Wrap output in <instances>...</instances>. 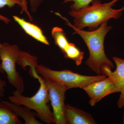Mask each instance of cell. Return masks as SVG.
<instances>
[{
    "label": "cell",
    "mask_w": 124,
    "mask_h": 124,
    "mask_svg": "<svg viewBox=\"0 0 124 124\" xmlns=\"http://www.w3.org/2000/svg\"><path fill=\"white\" fill-rule=\"evenodd\" d=\"M55 14L66 21L67 24L74 30V33L79 35L85 41L89 52V57L85 62L87 66L98 75L101 73V69L104 67L114 68L113 63L107 57L104 50L105 37L112 28L108 25V21L102 23L95 30L86 31L74 27L68 19L59 13Z\"/></svg>",
    "instance_id": "1"
},
{
    "label": "cell",
    "mask_w": 124,
    "mask_h": 124,
    "mask_svg": "<svg viewBox=\"0 0 124 124\" xmlns=\"http://www.w3.org/2000/svg\"><path fill=\"white\" fill-rule=\"evenodd\" d=\"M119 0H113L102 4L100 0H93L92 5L76 11H69V15L74 18L73 26L78 29L88 27L89 31L98 28L102 23L110 19H117L122 15L124 7L115 9L112 7Z\"/></svg>",
    "instance_id": "2"
},
{
    "label": "cell",
    "mask_w": 124,
    "mask_h": 124,
    "mask_svg": "<svg viewBox=\"0 0 124 124\" xmlns=\"http://www.w3.org/2000/svg\"><path fill=\"white\" fill-rule=\"evenodd\" d=\"M31 76L38 79L40 83L39 88L32 97H26L16 90L12 95L8 97L10 101L18 105L26 107L35 111L36 116L46 124H55L53 112L48 103L50 101L48 87L44 78L38 75L35 69L29 72Z\"/></svg>",
    "instance_id": "3"
},
{
    "label": "cell",
    "mask_w": 124,
    "mask_h": 124,
    "mask_svg": "<svg viewBox=\"0 0 124 124\" xmlns=\"http://www.w3.org/2000/svg\"><path fill=\"white\" fill-rule=\"evenodd\" d=\"M35 70L46 81L62 85L67 90L74 88L82 89L91 83L107 77L104 75H82L68 69L54 70L42 64H38Z\"/></svg>",
    "instance_id": "4"
},
{
    "label": "cell",
    "mask_w": 124,
    "mask_h": 124,
    "mask_svg": "<svg viewBox=\"0 0 124 124\" xmlns=\"http://www.w3.org/2000/svg\"><path fill=\"white\" fill-rule=\"evenodd\" d=\"M20 52L19 47L16 45H11L7 42L1 44L0 60L1 67L7 75L10 84L23 93L24 88L23 79L16 69Z\"/></svg>",
    "instance_id": "5"
},
{
    "label": "cell",
    "mask_w": 124,
    "mask_h": 124,
    "mask_svg": "<svg viewBox=\"0 0 124 124\" xmlns=\"http://www.w3.org/2000/svg\"><path fill=\"white\" fill-rule=\"evenodd\" d=\"M45 80L48 90L55 124H67L64 103L67 89L62 85Z\"/></svg>",
    "instance_id": "6"
},
{
    "label": "cell",
    "mask_w": 124,
    "mask_h": 124,
    "mask_svg": "<svg viewBox=\"0 0 124 124\" xmlns=\"http://www.w3.org/2000/svg\"><path fill=\"white\" fill-rule=\"evenodd\" d=\"M82 89L88 95L89 103L92 107L107 95L120 93L113 80L108 77L91 83Z\"/></svg>",
    "instance_id": "7"
},
{
    "label": "cell",
    "mask_w": 124,
    "mask_h": 124,
    "mask_svg": "<svg viewBox=\"0 0 124 124\" xmlns=\"http://www.w3.org/2000/svg\"><path fill=\"white\" fill-rule=\"evenodd\" d=\"M116 66L115 70L105 67L101 69V73L111 78L119 90L120 94L117 104L119 108L124 107V59L116 57H112Z\"/></svg>",
    "instance_id": "8"
},
{
    "label": "cell",
    "mask_w": 124,
    "mask_h": 124,
    "mask_svg": "<svg viewBox=\"0 0 124 124\" xmlns=\"http://www.w3.org/2000/svg\"><path fill=\"white\" fill-rule=\"evenodd\" d=\"M65 114L67 124H97L93 117L90 114L69 104L66 105Z\"/></svg>",
    "instance_id": "9"
},
{
    "label": "cell",
    "mask_w": 124,
    "mask_h": 124,
    "mask_svg": "<svg viewBox=\"0 0 124 124\" xmlns=\"http://www.w3.org/2000/svg\"><path fill=\"white\" fill-rule=\"evenodd\" d=\"M14 20L20 25L24 31L32 38L42 44L49 45V43L41 29L38 26L27 22L16 16H14Z\"/></svg>",
    "instance_id": "10"
},
{
    "label": "cell",
    "mask_w": 124,
    "mask_h": 124,
    "mask_svg": "<svg viewBox=\"0 0 124 124\" xmlns=\"http://www.w3.org/2000/svg\"><path fill=\"white\" fill-rule=\"evenodd\" d=\"M2 101L7 104L18 116L22 117L24 120L25 124H43L36 119V113L32 112L31 109L28 108L21 106V105L8 101Z\"/></svg>",
    "instance_id": "11"
},
{
    "label": "cell",
    "mask_w": 124,
    "mask_h": 124,
    "mask_svg": "<svg viewBox=\"0 0 124 124\" xmlns=\"http://www.w3.org/2000/svg\"><path fill=\"white\" fill-rule=\"evenodd\" d=\"M18 116L2 101L0 102V124H22Z\"/></svg>",
    "instance_id": "12"
},
{
    "label": "cell",
    "mask_w": 124,
    "mask_h": 124,
    "mask_svg": "<svg viewBox=\"0 0 124 124\" xmlns=\"http://www.w3.org/2000/svg\"><path fill=\"white\" fill-rule=\"evenodd\" d=\"M51 35L54 39L55 45L57 46L63 53L70 43L67 38L65 32L61 28L55 27L52 29Z\"/></svg>",
    "instance_id": "13"
},
{
    "label": "cell",
    "mask_w": 124,
    "mask_h": 124,
    "mask_svg": "<svg viewBox=\"0 0 124 124\" xmlns=\"http://www.w3.org/2000/svg\"><path fill=\"white\" fill-rule=\"evenodd\" d=\"M63 54H64L66 58L73 60L77 66H79L82 63L84 53L80 50L73 43H69V45Z\"/></svg>",
    "instance_id": "14"
},
{
    "label": "cell",
    "mask_w": 124,
    "mask_h": 124,
    "mask_svg": "<svg viewBox=\"0 0 124 124\" xmlns=\"http://www.w3.org/2000/svg\"><path fill=\"white\" fill-rule=\"evenodd\" d=\"M37 58L32 56L25 52L20 51L17 62L24 69L26 70V67H30V68H36L38 65L37 62Z\"/></svg>",
    "instance_id": "15"
},
{
    "label": "cell",
    "mask_w": 124,
    "mask_h": 124,
    "mask_svg": "<svg viewBox=\"0 0 124 124\" xmlns=\"http://www.w3.org/2000/svg\"><path fill=\"white\" fill-rule=\"evenodd\" d=\"M16 5L20 6L22 8L23 3L22 0H0V8L7 6L9 8L14 7ZM0 21H2L6 24H8L10 20L8 18L0 14Z\"/></svg>",
    "instance_id": "16"
},
{
    "label": "cell",
    "mask_w": 124,
    "mask_h": 124,
    "mask_svg": "<svg viewBox=\"0 0 124 124\" xmlns=\"http://www.w3.org/2000/svg\"><path fill=\"white\" fill-rule=\"evenodd\" d=\"M93 0H63V4L70 1L73 2L70 6L71 11H76L89 6Z\"/></svg>",
    "instance_id": "17"
},
{
    "label": "cell",
    "mask_w": 124,
    "mask_h": 124,
    "mask_svg": "<svg viewBox=\"0 0 124 124\" xmlns=\"http://www.w3.org/2000/svg\"><path fill=\"white\" fill-rule=\"evenodd\" d=\"M31 10L32 13H35L44 0H29Z\"/></svg>",
    "instance_id": "18"
},
{
    "label": "cell",
    "mask_w": 124,
    "mask_h": 124,
    "mask_svg": "<svg viewBox=\"0 0 124 124\" xmlns=\"http://www.w3.org/2000/svg\"><path fill=\"white\" fill-rule=\"evenodd\" d=\"M22 2L23 3V6L22 7V10H21V14L23 13H24L30 19L31 21L33 20V18L31 16V14L29 13V10H28V8L27 1V0H22Z\"/></svg>",
    "instance_id": "19"
},
{
    "label": "cell",
    "mask_w": 124,
    "mask_h": 124,
    "mask_svg": "<svg viewBox=\"0 0 124 124\" xmlns=\"http://www.w3.org/2000/svg\"><path fill=\"white\" fill-rule=\"evenodd\" d=\"M6 86V83L5 81L0 78V97L3 98L5 96V87Z\"/></svg>",
    "instance_id": "20"
},
{
    "label": "cell",
    "mask_w": 124,
    "mask_h": 124,
    "mask_svg": "<svg viewBox=\"0 0 124 124\" xmlns=\"http://www.w3.org/2000/svg\"><path fill=\"white\" fill-rule=\"evenodd\" d=\"M1 45V44L0 43V48ZM0 73H5L3 69H2V67H1V63H0Z\"/></svg>",
    "instance_id": "21"
},
{
    "label": "cell",
    "mask_w": 124,
    "mask_h": 124,
    "mask_svg": "<svg viewBox=\"0 0 124 124\" xmlns=\"http://www.w3.org/2000/svg\"><path fill=\"white\" fill-rule=\"evenodd\" d=\"M123 124H124V115L123 117Z\"/></svg>",
    "instance_id": "22"
}]
</instances>
